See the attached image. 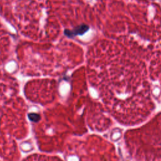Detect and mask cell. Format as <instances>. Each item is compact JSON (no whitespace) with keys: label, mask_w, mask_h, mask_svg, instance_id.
I'll list each match as a JSON object with an SVG mask.
<instances>
[{"label":"cell","mask_w":161,"mask_h":161,"mask_svg":"<svg viewBox=\"0 0 161 161\" xmlns=\"http://www.w3.org/2000/svg\"><path fill=\"white\" fill-rule=\"evenodd\" d=\"M89 26L86 24H82L76 26L73 30L65 29L64 30L65 35L69 38H74L77 35H82L89 30Z\"/></svg>","instance_id":"cell-1"}]
</instances>
